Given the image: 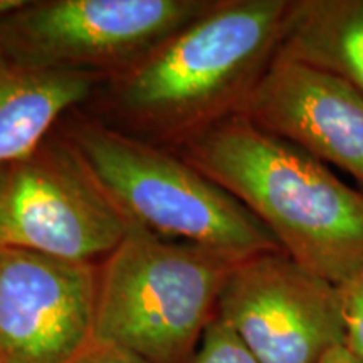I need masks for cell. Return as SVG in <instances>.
Returning <instances> with one entry per match:
<instances>
[{"mask_svg":"<svg viewBox=\"0 0 363 363\" xmlns=\"http://www.w3.org/2000/svg\"><path fill=\"white\" fill-rule=\"evenodd\" d=\"M179 155L220 185L301 266L342 286L363 269V190L244 115L195 131Z\"/></svg>","mask_w":363,"mask_h":363,"instance_id":"1","label":"cell"},{"mask_svg":"<svg viewBox=\"0 0 363 363\" xmlns=\"http://www.w3.org/2000/svg\"><path fill=\"white\" fill-rule=\"evenodd\" d=\"M289 4L216 0L147 57L113 76V106L128 123L177 142L238 115L276 57Z\"/></svg>","mask_w":363,"mask_h":363,"instance_id":"2","label":"cell"},{"mask_svg":"<svg viewBox=\"0 0 363 363\" xmlns=\"http://www.w3.org/2000/svg\"><path fill=\"white\" fill-rule=\"evenodd\" d=\"M128 220L123 240L99 266L94 342L147 363H192L240 261Z\"/></svg>","mask_w":363,"mask_h":363,"instance_id":"3","label":"cell"},{"mask_svg":"<svg viewBox=\"0 0 363 363\" xmlns=\"http://www.w3.org/2000/svg\"><path fill=\"white\" fill-rule=\"evenodd\" d=\"M67 143L130 222L165 239L251 257L283 251L238 199L180 155L96 121H81Z\"/></svg>","mask_w":363,"mask_h":363,"instance_id":"4","label":"cell"},{"mask_svg":"<svg viewBox=\"0 0 363 363\" xmlns=\"http://www.w3.org/2000/svg\"><path fill=\"white\" fill-rule=\"evenodd\" d=\"M216 0H40L0 21V56L30 69H128Z\"/></svg>","mask_w":363,"mask_h":363,"instance_id":"5","label":"cell"},{"mask_svg":"<svg viewBox=\"0 0 363 363\" xmlns=\"http://www.w3.org/2000/svg\"><path fill=\"white\" fill-rule=\"evenodd\" d=\"M128 230L72 147L45 140L0 165V249L76 262L106 259Z\"/></svg>","mask_w":363,"mask_h":363,"instance_id":"6","label":"cell"},{"mask_svg":"<svg viewBox=\"0 0 363 363\" xmlns=\"http://www.w3.org/2000/svg\"><path fill=\"white\" fill-rule=\"evenodd\" d=\"M217 316L261 363H321L347 342L340 286L284 251L240 261L222 288Z\"/></svg>","mask_w":363,"mask_h":363,"instance_id":"7","label":"cell"},{"mask_svg":"<svg viewBox=\"0 0 363 363\" xmlns=\"http://www.w3.org/2000/svg\"><path fill=\"white\" fill-rule=\"evenodd\" d=\"M99 264L0 249V363H69L94 342Z\"/></svg>","mask_w":363,"mask_h":363,"instance_id":"8","label":"cell"},{"mask_svg":"<svg viewBox=\"0 0 363 363\" xmlns=\"http://www.w3.org/2000/svg\"><path fill=\"white\" fill-rule=\"evenodd\" d=\"M239 115L347 172L363 189V94L345 81L274 57Z\"/></svg>","mask_w":363,"mask_h":363,"instance_id":"9","label":"cell"},{"mask_svg":"<svg viewBox=\"0 0 363 363\" xmlns=\"http://www.w3.org/2000/svg\"><path fill=\"white\" fill-rule=\"evenodd\" d=\"M99 74L30 69L0 56V165L33 153L54 123L84 101Z\"/></svg>","mask_w":363,"mask_h":363,"instance_id":"10","label":"cell"},{"mask_svg":"<svg viewBox=\"0 0 363 363\" xmlns=\"http://www.w3.org/2000/svg\"><path fill=\"white\" fill-rule=\"evenodd\" d=\"M276 57L328 72L363 94V0H291Z\"/></svg>","mask_w":363,"mask_h":363,"instance_id":"11","label":"cell"},{"mask_svg":"<svg viewBox=\"0 0 363 363\" xmlns=\"http://www.w3.org/2000/svg\"><path fill=\"white\" fill-rule=\"evenodd\" d=\"M192 363H261L234 330L216 316L203 331Z\"/></svg>","mask_w":363,"mask_h":363,"instance_id":"12","label":"cell"},{"mask_svg":"<svg viewBox=\"0 0 363 363\" xmlns=\"http://www.w3.org/2000/svg\"><path fill=\"white\" fill-rule=\"evenodd\" d=\"M343 298L347 345L363 360V269L340 286Z\"/></svg>","mask_w":363,"mask_h":363,"instance_id":"13","label":"cell"},{"mask_svg":"<svg viewBox=\"0 0 363 363\" xmlns=\"http://www.w3.org/2000/svg\"><path fill=\"white\" fill-rule=\"evenodd\" d=\"M69 363H147L133 353L121 350L113 345L93 342Z\"/></svg>","mask_w":363,"mask_h":363,"instance_id":"14","label":"cell"},{"mask_svg":"<svg viewBox=\"0 0 363 363\" xmlns=\"http://www.w3.org/2000/svg\"><path fill=\"white\" fill-rule=\"evenodd\" d=\"M321 363H363V360L357 357L347 345H340V347H335L333 350L326 353Z\"/></svg>","mask_w":363,"mask_h":363,"instance_id":"15","label":"cell"},{"mask_svg":"<svg viewBox=\"0 0 363 363\" xmlns=\"http://www.w3.org/2000/svg\"><path fill=\"white\" fill-rule=\"evenodd\" d=\"M27 4V0H0V21L21 11Z\"/></svg>","mask_w":363,"mask_h":363,"instance_id":"16","label":"cell"}]
</instances>
